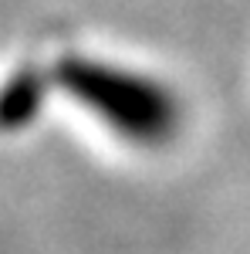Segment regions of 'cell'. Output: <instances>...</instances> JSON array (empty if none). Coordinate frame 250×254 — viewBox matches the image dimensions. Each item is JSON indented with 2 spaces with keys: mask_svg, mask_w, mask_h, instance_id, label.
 <instances>
[{
  "mask_svg": "<svg viewBox=\"0 0 250 254\" xmlns=\"http://www.w3.org/2000/svg\"><path fill=\"white\" fill-rule=\"evenodd\" d=\"M54 88L139 149L169 146L183 129V102L162 78L92 55H61Z\"/></svg>",
  "mask_w": 250,
  "mask_h": 254,
  "instance_id": "cell-1",
  "label": "cell"
},
{
  "mask_svg": "<svg viewBox=\"0 0 250 254\" xmlns=\"http://www.w3.org/2000/svg\"><path fill=\"white\" fill-rule=\"evenodd\" d=\"M54 88L51 68L20 64L0 81V132H24L44 112V102Z\"/></svg>",
  "mask_w": 250,
  "mask_h": 254,
  "instance_id": "cell-2",
  "label": "cell"
}]
</instances>
